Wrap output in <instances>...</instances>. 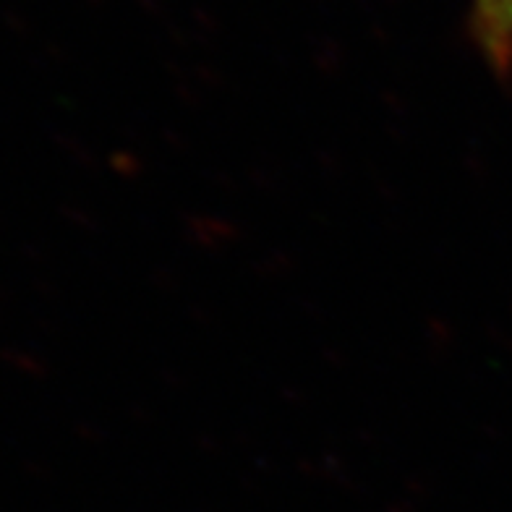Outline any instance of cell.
<instances>
[{
	"instance_id": "obj_1",
	"label": "cell",
	"mask_w": 512,
	"mask_h": 512,
	"mask_svg": "<svg viewBox=\"0 0 512 512\" xmlns=\"http://www.w3.org/2000/svg\"><path fill=\"white\" fill-rule=\"evenodd\" d=\"M471 32L497 74H512V0H473Z\"/></svg>"
}]
</instances>
